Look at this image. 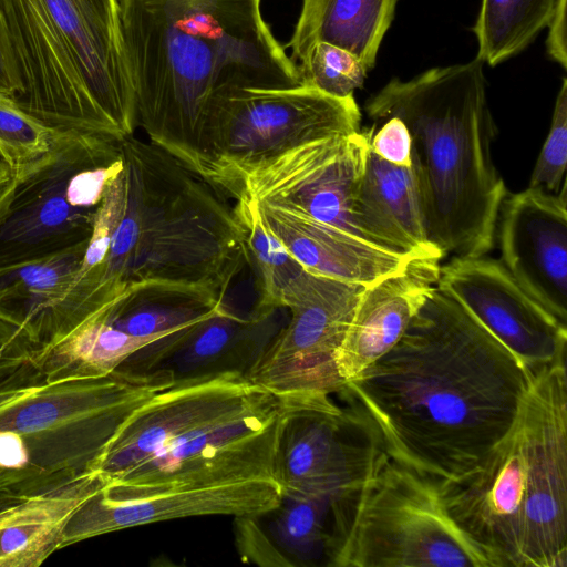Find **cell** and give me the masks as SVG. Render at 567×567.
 <instances>
[{"label": "cell", "mask_w": 567, "mask_h": 567, "mask_svg": "<svg viewBox=\"0 0 567 567\" xmlns=\"http://www.w3.org/2000/svg\"><path fill=\"white\" fill-rule=\"evenodd\" d=\"M120 144L123 167L106 187L80 266L45 322L44 347L137 297L225 301L246 264L221 194L151 142L131 135Z\"/></svg>", "instance_id": "6da1fadb"}, {"label": "cell", "mask_w": 567, "mask_h": 567, "mask_svg": "<svg viewBox=\"0 0 567 567\" xmlns=\"http://www.w3.org/2000/svg\"><path fill=\"white\" fill-rule=\"evenodd\" d=\"M534 373L436 285L384 355L346 388L390 458L440 488L512 426Z\"/></svg>", "instance_id": "7a4b0ae2"}, {"label": "cell", "mask_w": 567, "mask_h": 567, "mask_svg": "<svg viewBox=\"0 0 567 567\" xmlns=\"http://www.w3.org/2000/svg\"><path fill=\"white\" fill-rule=\"evenodd\" d=\"M137 126L205 178L207 126L247 89L300 84L261 0H118Z\"/></svg>", "instance_id": "3957f363"}, {"label": "cell", "mask_w": 567, "mask_h": 567, "mask_svg": "<svg viewBox=\"0 0 567 567\" xmlns=\"http://www.w3.org/2000/svg\"><path fill=\"white\" fill-rule=\"evenodd\" d=\"M565 363L535 372L506 434L475 468L439 488L494 567L567 565Z\"/></svg>", "instance_id": "277c9868"}, {"label": "cell", "mask_w": 567, "mask_h": 567, "mask_svg": "<svg viewBox=\"0 0 567 567\" xmlns=\"http://www.w3.org/2000/svg\"><path fill=\"white\" fill-rule=\"evenodd\" d=\"M483 64L475 58L392 79L364 105L372 120L398 117L408 127L429 238L443 256L489 252L507 195L492 157L497 126Z\"/></svg>", "instance_id": "5b68a950"}, {"label": "cell", "mask_w": 567, "mask_h": 567, "mask_svg": "<svg viewBox=\"0 0 567 567\" xmlns=\"http://www.w3.org/2000/svg\"><path fill=\"white\" fill-rule=\"evenodd\" d=\"M0 21L20 109L58 130L134 134L136 93L118 0H0Z\"/></svg>", "instance_id": "8992f818"}, {"label": "cell", "mask_w": 567, "mask_h": 567, "mask_svg": "<svg viewBox=\"0 0 567 567\" xmlns=\"http://www.w3.org/2000/svg\"><path fill=\"white\" fill-rule=\"evenodd\" d=\"M172 386L157 370L0 392V506L97 471L131 415Z\"/></svg>", "instance_id": "52a82bcc"}, {"label": "cell", "mask_w": 567, "mask_h": 567, "mask_svg": "<svg viewBox=\"0 0 567 567\" xmlns=\"http://www.w3.org/2000/svg\"><path fill=\"white\" fill-rule=\"evenodd\" d=\"M121 140L59 130L50 148L18 168L0 216V268L86 243L109 184L123 167Z\"/></svg>", "instance_id": "ba28073f"}, {"label": "cell", "mask_w": 567, "mask_h": 567, "mask_svg": "<svg viewBox=\"0 0 567 567\" xmlns=\"http://www.w3.org/2000/svg\"><path fill=\"white\" fill-rule=\"evenodd\" d=\"M334 567H494L440 489L388 456L365 481Z\"/></svg>", "instance_id": "9c48e42d"}, {"label": "cell", "mask_w": 567, "mask_h": 567, "mask_svg": "<svg viewBox=\"0 0 567 567\" xmlns=\"http://www.w3.org/2000/svg\"><path fill=\"white\" fill-rule=\"evenodd\" d=\"M354 96L337 97L300 83L247 89L229 97L205 133V181L231 196L238 175L301 144L360 131Z\"/></svg>", "instance_id": "30bf717a"}, {"label": "cell", "mask_w": 567, "mask_h": 567, "mask_svg": "<svg viewBox=\"0 0 567 567\" xmlns=\"http://www.w3.org/2000/svg\"><path fill=\"white\" fill-rule=\"evenodd\" d=\"M287 402L271 395L224 421L179 437L109 482L102 493L123 497L179 486L275 480Z\"/></svg>", "instance_id": "8fae6325"}, {"label": "cell", "mask_w": 567, "mask_h": 567, "mask_svg": "<svg viewBox=\"0 0 567 567\" xmlns=\"http://www.w3.org/2000/svg\"><path fill=\"white\" fill-rule=\"evenodd\" d=\"M343 394L347 408L332 395L285 400L275 466L282 496L359 488L389 456L371 415L347 388Z\"/></svg>", "instance_id": "7c38bea8"}, {"label": "cell", "mask_w": 567, "mask_h": 567, "mask_svg": "<svg viewBox=\"0 0 567 567\" xmlns=\"http://www.w3.org/2000/svg\"><path fill=\"white\" fill-rule=\"evenodd\" d=\"M364 288L306 270L284 300L290 319L246 378L282 400L340 394L336 357Z\"/></svg>", "instance_id": "4fadbf2b"}, {"label": "cell", "mask_w": 567, "mask_h": 567, "mask_svg": "<svg viewBox=\"0 0 567 567\" xmlns=\"http://www.w3.org/2000/svg\"><path fill=\"white\" fill-rule=\"evenodd\" d=\"M373 133L360 130L286 151L241 172L230 197L245 195L365 239L354 206Z\"/></svg>", "instance_id": "5bb4252c"}, {"label": "cell", "mask_w": 567, "mask_h": 567, "mask_svg": "<svg viewBox=\"0 0 567 567\" xmlns=\"http://www.w3.org/2000/svg\"><path fill=\"white\" fill-rule=\"evenodd\" d=\"M436 287L456 300L532 373L566 360L567 326L534 300L501 261L453 257L440 267Z\"/></svg>", "instance_id": "9a60e30c"}, {"label": "cell", "mask_w": 567, "mask_h": 567, "mask_svg": "<svg viewBox=\"0 0 567 567\" xmlns=\"http://www.w3.org/2000/svg\"><path fill=\"white\" fill-rule=\"evenodd\" d=\"M271 395L275 394L237 373L163 390L125 422L97 471L109 483L175 440L233 417Z\"/></svg>", "instance_id": "2e32d148"}, {"label": "cell", "mask_w": 567, "mask_h": 567, "mask_svg": "<svg viewBox=\"0 0 567 567\" xmlns=\"http://www.w3.org/2000/svg\"><path fill=\"white\" fill-rule=\"evenodd\" d=\"M501 262L515 281L567 326V185L506 195L497 218Z\"/></svg>", "instance_id": "e0dca14e"}, {"label": "cell", "mask_w": 567, "mask_h": 567, "mask_svg": "<svg viewBox=\"0 0 567 567\" xmlns=\"http://www.w3.org/2000/svg\"><path fill=\"white\" fill-rule=\"evenodd\" d=\"M281 499V487L272 478L179 486L123 497H109L101 489L72 516L61 548L103 534L169 519L207 515L260 517L275 512Z\"/></svg>", "instance_id": "ac0fdd59"}, {"label": "cell", "mask_w": 567, "mask_h": 567, "mask_svg": "<svg viewBox=\"0 0 567 567\" xmlns=\"http://www.w3.org/2000/svg\"><path fill=\"white\" fill-rule=\"evenodd\" d=\"M437 259H413L408 267L361 293L336 364L344 384L400 340L439 278Z\"/></svg>", "instance_id": "d6986e66"}, {"label": "cell", "mask_w": 567, "mask_h": 567, "mask_svg": "<svg viewBox=\"0 0 567 567\" xmlns=\"http://www.w3.org/2000/svg\"><path fill=\"white\" fill-rule=\"evenodd\" d=\"M257 204L266 226L312 274L368 287L404 270L415 259L307 215Z\"/></svg>", "instance_id": "ffe728a7"}, {"label": "cell", "mask_w": 567, "mask_h": 567, "mask_svg": "<svg viewBox=\"0 0 567 567\" xmlns=\"http://www.w3.org/2000/svg\"><path fill=\"white\" fill-rule=\"evenodd\" d=\"M279 310L256 305L241 316L227 305L203 321L154 371L167 372L173 386L225 373L247 377L284 326Z\"/></svg>", "instance_id": "44dd1931"}, {"label": "cell", "mask_w": 567, "mask_h": 567, "mask_svg": "<svg viewBox=\"0 0 567 567\" xmlns=\"http://www.w3.org/2000/svg\"><path fill=\"white\" fill-rule=\"evenodd\" d=\"M354 212L367 240L415 259L444 257L429 238L412 164L389 163L369 146Z\"/></svg>", "instance_id": "7402d4cb"}, {"label": "cell", "mask_w": 567, "mask_h": 567, "mask_svg": "<svg viewBox=\"0 0 567 567\" xmlns=\"http://www.w3.org/2000/svg\"><path fill=\"white\" fill-rule=\"evenodd\" d=\"M107 481L99 471L0 506V567H38L62 549L72 516Z\"/></svg>", "instance_id": "603a6c76"}, {"label": "cell", "mask_w": 567, "mask_h": 567, "mask_svg": "<svg viewBox=\"0 0 567 567\" xmlns=\"http://www.w3.org/2000/svg\"><path fill=\"white\" fill-rule=\"evenodd\" d=\"M399 0H302L298 21L286 48L296 62L315 42L340 47L369 71L394 18Z\"/></svg>", "instance_id": "cb8c5ba5"}, {"label": "cell", "mask_w": 567, "mask_h": 567, "mask_svg": "<svg viewBox=\"0 0 567 567\" xmlns=\"http://www.w3.org/2000/svg\"><path fill=\"white\" fill-rule=\"evenodd\" d=\"M87 241L59 254L0 268V311L25 326L39 342L51 311L80 266Z\"/></svg>", "instance_id": "d4e9b609"}, {"label": "cell", "mask_w": 567, "mask_h": 567, "mask_svg": "<svg viewBox=\"0 0 567 567\" xmlns=\"http://www.w3.org/2000/svg\"><path fill=\"white\" fill-rule=\"evenodd\" d=\"M155 340L123 332L101 319L87 321L42 348L38 364L45 383L112 374L132 353Z\"/></svg>", "instance_id": "484cf974"}, {"label": "cell", "mask_w": 567, "mask_h": 567, "mask_svg": "<svg viewBox=\"0 0 567 567\" xmlns=\"http://www.w3.org/2000/svg\"><path fill=\"white\" fill-rule=\"evenodd\" d=\"M233 214L239 230L245 260L254 271L257 306L284 309V300L306 269L290 255L262 220L257 202L236 198Z\"/></svg>", "instance_id": "4316f807"}, {"label": "cell", "mask_w": 567, "mask_h": 567, "mask_svg": "<svg viewBox=\"0 0 567 567\" xmlns=\"http://www.w3.org/2000/svg\"><path fill=\"white\" fill-rule=\"evenodd\" d=\"M558 0H482L473 27L476 58L495 66L523 51L547 27Z\"/></svg>", "instance_id": "83f0119b"}, {"label": "cell", "mask_w": 567, "mask_h": 567, "mask_svg": "<svg viewBox=\"0 0 567 567\" xmlns=\"http://www.w3.org/2000/svg\"><path fill=\"white\" fill-rule=\"evenodd\" d=\"M226 306V301L158 293L125 301L97 319L131 336L158 340L213 317Z\"/></svg>", "instance_id": "f1b7e54d"}, {"label": "cell", "mask_w": 567, "mask_h": 567, "mask_svg": "<svg viewBox=\"0 0 567 567\" xmlns=\"http://www.w3.org/2000/svg\"><path fill=\"white\" fill-rule=\"evenodd\" d=\"M296 65L300 83L337 97L353 95L354 90L362 86L368 72L353 54L322 41L312 43Z\"/></svg>", "instance_id": "f546056e"}, {"label": "cell", "mask_w": 567, "mask_h": 567, "mask_svg": "<svg viewBox=\"0 0 567 567\" xmlns=\"http://www.w3.org/2000/svg\"><path fill=\"white\" fill-rule=\"evenodd\" d=\"M41 349L25 326L0 311V392L44 383L38 364Z\"/></svg>", "instance_id": "4dcf8cb0"}, {"label": "cell", "mask_w": 567, "mask_h": 567, "mask_svg": "<svg viewBox=\"0 0 567 567\" xmlns=\"http://www.w3.org/2000/svg\"><path fill=\"white\" fill-rule=\"evenodd\" d=\"M58 131L24 112L11 97L0 94V143L17 169L44 154Z\"/></svg>", "instance_id": "1f68e13d"}, {"label": "cell", "mask_w": 567, "mask_h": 567, "mask_svg": "<svg viewBox=\"0 0 567 567\" xmlns=\"http://www.w3.org/2000/svg\"><path fill=\"white\" fill-rule=\"evenodd\" d=\"M567 166V80L557 94L551 124L529 179V187L559 193Z\"/></svg>", "instance_id": "d6a6232c"}, {"label": "cell", "mask_w": 567, "mask_h": 567, "mask_svg": "<svg viewBox=\"0 0 567 567\" xmlns=\"http://www.w3.org/2000/svg\"><path fill=\"white\" fill-rule=\"evenodd\" d=\"M255 516H236L235 534L238 551L245 561L261 566H293L264 533Z\"/></svg>", "instance_id": "836d02e7"}, {"label": "cell", "mask_w": 567, "mask_h": 567, "mask_svg": "<svg viewBox=\"0 0 567 567\" xmlns=\"http://www.w3.org/2000/svg\"><path fill=\"white\" fill-rule=\"evenodd\" d=\"M370 150L382 159L399 166L412 164V140L405 124L398 117L384 120L371 137Z\"/></svg>", "instance_id": "e575fe53"}, {"label": "cell", "mask_w": 567, "mask_h": 567, "mask_svg": "<svg viewBox=\"0 0 567 567\" xmlns=\"http://www.w3.org/2000/svg\"><path fill=\"white\" fill-rule=\"evenodd\" d=\"M546 39L547 53L564 69L567 68L566 42V0H558L556 8L547 23Z\"/></svg>", "instance_id": "d590c367"}, {"label": "cell", "mask_w": 567, "mask_h": 567, "mask_svg": "<svg viewBox=\"0 0 567 567\" xmlns=\"http://www.w3.org/2000/svg\"><path fill=\"white\" fill-rule=\"evenodd\" d=\"M21 92L6 34L0 21V94L14 100Z\"/></svg>", "instance_id": "8d00e7d4"}, {"label": "cell", "mask_w": 567, "mask_h": 567, "mask_svg": "<svg viewBox=\"0 0 567 567\" xmlns=\"http://www.w3.org/2000/svg\"><path fill=\"white\" fill-rule=\"evenodd\" d=\"M18 182V169L0 143V216L6 210Z\"/></svg>", "instance_id": "74e56055"}]
</instances>
